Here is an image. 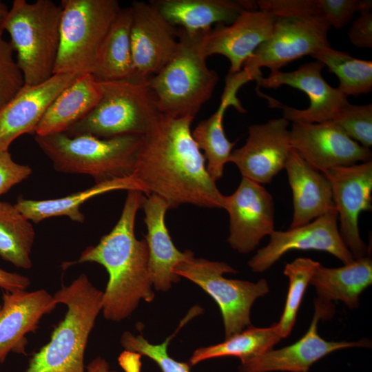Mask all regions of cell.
I'll return each mask as SVG.
<instances>
[{
	"mask_svg": "<svg viewBox=\"0 0 372 372\" xmlns=\"http://www.w3.org/2000/svg\"><path fill=\"white\" fill-rule=\"evenodd\" d=\"M193 120L160 113L141 137L134 177L146 196L161 198L169 209L183 204L223 209L225 196L192 136Z\"/></svg>",
	"mask_w": 372,
	"mask_h": 372,
	"instance_id": "1",
	"label": "cell"
},
{
	"mask_svg": "<svg viewBox=\"0 0 372 372\" xmlns=\"http://www.w3.org/2000/svg\"><path fill=\"white\" fill-rule=\"evenodd\" d=\"M145 197L138 189L127 191L121 215L110 233L96 245L85 248L79 258L66 267L83 262L102 265L109 275L103 291L102 311L106 320L120 322L128 318L143 300L155 298L149 271V250L145 239L134 234L136 216Z\"/></svg>",
	"mask_w": 372,
	"mask_h": 372,
	"instance_id": "2",
	"label": "cell"
},
{
	"mask_svg": "<svg viewBox=\"0 0 372 372\" xmlns=\"http://www.w3.org/2000/svg\"><path fill=\"white\" fill-rule=\"evenodd\" d=\"M103 296L84 273L63 285L53 296L66 305L64 318L50 341L29 359L25 372H85L87 343L102 310Z\"/></svg>",
	"mask_w": 372,
	"mask_h": 372,
	"instance_id": "3",
	"label": "cell"
},
{
	"mask_svg": "<svg viewBox=\"0 0 372 372\" xmlns=\"http://www.w3.org/2000/svg\"><path fill=\"white\" fill-rule=\"evenodd\" d=\"M142 136L100 138L65 133L34 135V140L57 172L85 174L95 183L134 177Z\"/></svg>",
	"mask_w": 372,
	"mask_h": 372,
	"instance_id": "4",
	"label": "cell"
},
{
	"mask_svg": "<svg viewBox=\"0 0 372 372\" xmlns=\"http://www.w3.org/2000/svg\"><path fill=\"white\" fill-rule=\"evenodd\" d=\"M205 31L177 29L178 48L174 56L148 79L159 113L176 118H195L211 96L218 81L209 69L199 45Z\"/></svg>",
	"mask_w": 372,
	"mask_h": 372,
	"instance_id": "5",
	"label": "cell"
},
{
	"mask_svg": "<svg viewBox=\"0 0 372 372\" xmlns=\"http://www.w3.org/2000/svg\"><path fill=\"white\" fill-rule=\"evenodd\" d=\"M62 8L51 0H14L0 30L17 53L24 84H40L54 75L60 43Z\"/></svg>",
	"mask_w": 372,
	"mask_h": 372,
	"instance_id": "6",
	"label": "cell"
},
{
	"mask_svg": "<svg viewBox=\"0 0 372 372\" xmlns=\"http://www.w3.org/2000/svg\"><path fill=\"white\" fill-rule=\"evenodd\" d=\"M101 83L102 96L97 104L64 133L100 138L145 134L160 114L148 79L134 74L127 79Z\"/></svg>",
	"mask_w": 372,
	"mask_h": 372,
	"instance_id": "7",
	"label": "cell"
},
{
	"mask_svg": "<svg viewBox=\"0 0 372 372\" xmlns=\"http://www.w3.org/2000/svg\"><path fill=\"white\" fill-rule=\"evenodd\" d=\"M60 43L54 74L92 72L96 57L121 9L116 0H62Z\"/></svg>",
	"mask_w": 372,
	"mask_h": 372,
	"instance_id": "8",
	"label": "cell"
},
{
	"mask_svg": "<svg viewBox=\"0 0 372 372\" xmlns=\"http://www.w3.org/2000/svg\"><path fill=\"white\" fill-rule=\"evenodd\" d=\"M174 273L199 286L217 303L225 339L251 325L250 311L254 302L269 292L265 279L252 282L226 278L224 273H236V270L226 262L196 258L194 254L178 264Z\"/></svg>",
	"mask_w": 372,
	"mask_h": 372,
	"instance_id": "9",
	"label": "cell"
},
{
	"mask_svg": "<svg viewBox=\"0 0 372 372\" xmlns=\"http://www.w3.org/2000/svg\"><path fill=\"white\" fill-rule=\"evenodd\" d=\"M326 20L319 17H276L270 37L247 60L242 70L252 81L262 76L260 68H280L318 49L330 46Z\"/></svg>",
	"mask_w": 372,
	"mask_h": 372,
	"instance_id": "10",
	"label": "cell"
},
{
	"mask_svg": "<svg viewBox=\"0 0 372 372\" xmlns=\"http://www.w3.org/2000/svg\"><path fill=\"white\" fill-rule=\"evenodd\" d=\"M324 68L322 63L315 61L306 63L292 72L270 70L267 77L262 76L256 81V90L260 87L276 89L286 85L304 92L310 103L307 108L300 110L284 105L260 91L258 92L260 96L267 99L271 107L282 110V117L288 121L318 123L332 121L349 102L347 96L324 79L322 75Z\"/></svg>",
	"mask_w": 372,
	"mask_h": 372,
	"instance_id": "11",
	"label": "cell"
},
{
	"mask_svg": "<svg viewBox=\"0 0 372 372\" xmlns=\"http://www.w3.org/2000/svg\"><path fill=\"white\" fill-rule=\"evenodd\" d=\"M329 179L340 222V236L354 259L369 256L360 237V214L372 209V161L335 167L322 172Z\"/></svg>",
	"mask_w": 372,
	"mask_h": 372,
	"instance_id": "12",
	"label": "cell"
},
{
	"mask_svg": "<svg viewBox=\"0 0 372 372\" xmlns=\"http://www.w3.org/2000/svg\"><path fill=\"white\" fill-rule=\"evenodd\" d=\"M338 221L337 211L333 209L304 225L287 231L275 229L269 243L248 261L249 267L254 272H264L291 250L324 251L344 265L351 262L354 258L340 236Z\"/></svg>",
	"mask_w": 372,
	"mask_h": 372,
	"instance_id": "13",
	"label": "cell"
},
{
	"mask_svg": "<svg viewBox=\"0 0 372 372\" xmlns=\"http://www.w3.org/2000/svg\"><path fill=\"white\" fill-rule=\"evenodd\" d=\"M229 217L227 242L234 250L248 254L274 229V202L260 184L242 177L235 190L225 196L224 207Z\"/></svg>",
	"mask_w": 372,
	"mask_h": 372,
	"instance_id": "14",
	"label": "cell"
},
{
	"mask_svg": "<svg viewBox=\"0 0 372 372\" xmlns=\"http://www.w3.org/2000/svg\"><path fill=\"white\" fill-rule=\"evenodd\" d=\"M289 121L282 118L252 124L241 147L232 151L233 163L242 176L259 184L269 183L283 169L293 149Z\"/></svg>",
	"mask_w": 372,
	"mask_h": 372,
	"instance_id": "15",
	"label": "cell"
},
{
	"mask_svg": "<svg viewBox=\"0 0 372 372\" xmlns=\"http://www.w3.org/2000/svg\"><path fill=\"white\" fill-rule=\"evenodd\" d=\"M293 149L313 168L328 169L371 161V151L351 138L333 121L292 123Z\"/></svg>",
	"mask_w": 372,
	"mask_h": 372,
	"instance_id": "16",
	"label": "cell"
},
{
	"mask_svg": "<svg viewBox=\"0 0 372 372\" xmlns=\"http://www.w3.org/2000/svg\"><path fill=\"white\" fill-rule=\"evenodd\" d=\"M130 8V41L135 74L149 79L176 53L177 29L150 2L135 1Z\"/></svg>",
	"mask_w": 372,
	"mask_h": 372,
	"instance_id": "17",
	"label": "cell"
},
{
	"mask_svg": "<svg viewBox=\"0 0 372 372\" xmlns=\"http://www.w3.org/2000/svg\"><path fill=\"white\" fill-rule=\"evenodd\" d=\"M276 17L257 10L242 12L229 25L216 24L203 32L199 48L207 59L225 56L230 63L229 74L242 70L247 60L272 32Z\"/></svg>",
	"mask_w": 372,
	"mask_h": 372,
	"instance_id": "18",
	"label": "cell"
},
{
	"mask_svg": "<svg viewBox=\"0 0 372 372\" xmlns=\"http://www.w3.org/2000/svg\"><path fill=\"white\" fill-rule=\"evenodd\" d=\"M78 76L57 74L38 85L24 84L0 108V150L8 151L12 143L23 134L34 135L50 104Z\"/></svg>",
	"mask_w": 372,
	"mask_h": 372,
	"instance_id": "19",
	"label": "cell"
},
{
	"mask_svg": "<svg viewBox=\"0 0 372 372\" xmlns=\"http://www.w3.org/2000/svg\"><path fill=\"white\" fill-rule=\"evenodd\" d=\"M322 319L318 309L314 314L306 333L293 344L265 353L240 362L238 372H305L317 361L333 351L354 347H369L371 341H328L318 333V323Z\"/></svg>",
	"mask_w": 372,
	"mask_h": 372,
	"instance_id": "20",
	"label": "cell"
},
{
	"mask_svg": "<svg viewBox=\"0 0 372 372\" xmlns=\"http://www.w3.org/2000/svg\"><path fill=\"white\" fill-rule=\"evenodd\" d=\"M0 304V363L10 353L26 355L27 333L35 332L41 319L57 302L48 291H4Z\"/></svg>",
	"mask_w": 372,
	"mask_h": 372,
	"instance_id": "21",
	"label": "cell"
},
{
	"mask_svg": "<svg viewBox=\"0 0 372 372\" xmlns=\"http://www.w3.org/2000/svg\"><path fill=\"white\" fill-rule=\"evenodd\" d=\"M141 208L145 212V239L149 250V271L153 287L166 292L173 283L180 280V277L174 273L175 267L194 253L191 250L180 251L173 243L165 219L169 209L163 199L154 194L145 196Z\"/></svg>",
	"mask_w": 372,
	"mask_h": 372,
	"instance_id": "22",
	"label": "cell"
},
{
	"mask_svg": "<svg viewBox=\"0 0 372 372\" xmlns=\"http://www.w3.org/2000/svg\"><path fill=\"white\" fill-rule=\"evenodd\" d=\"M318 298L314 307L322 319L334 313L332 301L340 300L351 309L359 307L362 292L372 284V260L369 256L354 259L351 262L336 268H329L320 263L316 267L310 283Z\"/></svg>",
	"mask_w": 372,
	"mask_h": 372,
	"instance_id": "23",
	"label": "cell"
},
{
	"mask_svg": "<svg viewBox=\"0 0 372 372\" xmlns=\"http://www.w3.org/2000/svg\"><path fill=\"white\" fill-rule=\"evenodd\" d=\"M248 81L249 79L242 70L228 74L218 109L208 118L200 121L192 132L198 148L205 153L207 170L214 181L223 176L225 165L229 163L236 143L231 142L225 135L223 124L225 112L229 106H234L240 113L246 112L237 97V92Z\"/></svg>",
	"mask_w": 372,
	"mask_h": 372,
	"instance_id": "24",
	"label": "cell"
},
{
	"mask_svg": "<svg viewBox=\"0 0 372 372\" xmlns=\"http://www.w3.org/2000/svg\"><path fill=\"white\" fill-rule=\"evenodd\" d=\"M285 169L293 197V213L289 228L309 223L335 209L330 182L292 149Z\"/></svg>",
	"mask_w": 372,
	"mask_h": 372,
	"instance_id": "25",
	"label": "cell"
},
{
	"mask_svg": "<svg viewBox=\"0 0 372 372\" xmlns=\"http://www.w3.org/2000/svg\"><path fill=\"white\" fill-rule=\"evenodd\" d=\"M149 2L170 23L190 32L208 30L214 24L229 25L242 12L258 9L254 1L152 0Z\"/></svg>",
	"mask_w": 372,
	"mask_h": 372,
	"instance_id": "26",
	"label": "cell"
},
{
	"mask_svg": "<svg viewBox=\"0 0 372 372\" xmlns=\"http://www.w3.org/2000/svg\"><path fill=\"white\" fill-rule=\"evenodd\" d=\"M101 96V83L92 74H79L50 104L34 135L65 132L95 107Z\"/></svg>",
	"mask_w": 372,
	"mask_h": 372,
	"instance_id": "27",
	"label": "cell"
},
{
	"mask_svg": "<svg viewBox=\"0 0 372 372\" xmlns=\"http://www.w3.org/2000/svg\"><path fill=\"white\" fill-rule=\"evenodd\" d=\"M131 8H121L98 51L92 74L100 82L121 80L135 74L130 29Z\"/></svg>",
	"mask_w": 372,
	"mask_h": 372,
	"instance_id": "28",
	"label": "cell"
},
{
	"mask_svg": "<svg viewBox=\"0 0 372 372\" xmlns=\"http://www.w3.org/2000/svg\"><path fill=\"white\" fill-rule=\"evenodd\" d=\"M131 189L143 192L141 185L134 177L95 183L88 189L59 198L38 200L19 197L14 205L27 219L34 223L60 216H68L73 221L83 223L85 216L80 208L85 202L107 192Z\"/></svg>",
	"mask_w": 372,
	"mask_h": 372,
	"instance_id": "29",
	"label": "cell"
},
{
	"mask_svg": "<svg viewBox=\"0 0 372 372\" xmlns=\"http://www.w3.org/2000/svg\"><path fill=\"white\" fill-rule=\"evenodd\" d=\"M281 339L278 322L268 327L250 325L223 342L196 349L189 364L194 366L207 360L223 357H236L242 362L273 349Z\"/></svg>",
	"mask_w": 372,
	"mask_h": 372,
	"instance_id": "30",
	"label": "cell"
},
{
	"mask_svg": "<svg viewBox=\"0 0 372 372\" xmlns=\"http://www.w3.org/2000/svg\"><path fill=\"white\" fill-rule=\"evenodd\" d=\"M35 238L32 225L15 207L0 200V256L17 267L30 269Z\"/></svg>",
	"mask_w": 372,
	"mask_h": 372,
	"instance_id": "31",
	"label": "cell"
},
{
	"mask_svg": "<svg viewBox=\"0 0 372 372\" xmlns=\"http://www.w3.org/2000/svg\"><path fill=\"white\" fill-rule=\"evenodd\" d=\"M311 56L337 76V88L345 96H358L372 91L371 61L356 59L331 45L318 49Z\"/></svg>",
	"mask_w": 372,
	"mask_h": 372,
	"instance_id": "32",
	"label": "cell"
},
{
	"mask_svg": "<svg viewBox=\"0 0 372 372\" xmlns=\"http://www.w3.org/2000/svg\"><path fill=\"white\" fill-rule=\"evenodd\" d=\"M320 262L308 258H298L287 263L284 274L289 279V289L282 314L278 322L282 338L291 332L306 289Z\"/></svg>",
	"mask_w": 372,
	"mask_h": 372,
	"instance_id": "33",
	"label": "cell"
},
{
	"mask_svg": "<svg viewBox=\"0 0 372 372\" xmlns=\"http://www.w3.org/2000/svg\"><path fill=\"white\" fill-rule=\"evenodd\" d=\"M174 335L161 344L149 343L143 335H135L125 331L121 338V344L128 352L147 356L156 363L162 372H191L190 364L178 362L170 357L167 346Z\"/></svg>",
	"mask_w": 372,
	"mask_h": 372,
	"instance_id": "34",
	"label": "cell"
},
{
	"mask_svg": "<svg viewBox=\"0 0 372 372\" xmlns=\"http://www.w3.org/2000/svg\"><path fill=\"white\" fill-rule=\"evenodd\" d=\"M351 138L364 147L372 145V104L349 103L333 118Z\"/></svg>",
	"mask_w": 372,
	"mask_h": 372,
	"instance_id": "35",
	"label": "cell"
},
{
	"mask_svg": "<svg viewBox=\"0 0 372 372\" xmlns=\"http://www.w3.org/2000/svg\"><path fill=\"white\" fill-rule=\"evenodd\" d=\"M14 48L0 30V108L23 86L24 80L16 59Z\"/></svg>",
	"mask_w": 372,
	"mask_h": 372,
	"instance_id": "36",
	"label": "cell"
},
{
	"mask_svg": "<svg viewBox=\"0 0 372 372\" xmlns=\"http://www.w3.org/2000/svg\"><path fill=\"white\" fill-rule=\"evenodd\" d=\"M316 3L318 14L336 29L348 25L355 12L372 8L371 0H316Z\"/></svg>",
	"mask_w": 372,
	"mask_h": 372,
	"instance_id": "37",
	"label": "cell"
},
{
	"mask_svg": "<svg viewBox=\"0 0 372 372\" xmlns=\"http://www.w3.org/2000/svg\"><path fill=\"white\" fill-rule=\"evenodd\" d=\"M256 3L259 10L275 17H321L316 0H259Z\"/></svg>",
	"mask_w": 372,
	"mask_h": 372,
	"instance_id": "38",
	"label": "cell"
},
{
	"mask_svg": "<svg viewBox=\"0 0 372 372\" xmlns=\"http://www.w3.org/2000/svg\"><path fill=\"white\" fill-rule=\"evenodd\" d=\"M31 174L32 169L15 162L8 150H0V196L28 178Z\"/></svg>",
	"mask_w": 372,
	"mask_h": 372,
	"instance_id": "39",
	"label": "cell"
},
{
	"mask_svg": "<svg viewBox=\"0 0 372 372\" xmlns=\"http://www.w3.org/2000/svg\"><path fill=\"white\" fill-rule=\"evenodd\" d=\"M350 42L359 48H372V8L364 10L348 31Z\"/></svg>",
	"mask_w": 372,
	"mask_h": 372,
	"instance_id": "40",
	"label": "cell"
},
{
	"mask_svg": "<svg viewBox=\"0 0 372 372\" xmlns=\"http://www.w3.org/2000/svg\"><path fill=\"white\" fill-rule=\"evenodd\" d=\"M30 285V280L28 277L17 273L8 272L0 268V287L3 291L26 289Z\"/></svg>",
	"mask_w": 372,
	"mask_h": 372,
	"instance_id": "41",
	"label": "cell"
},
{
	"mask_svg": "<svg viewBox=\"0 0 372 372\" xmlns=\"http://www.w3.org/2000/svg\"><path fill=\"white\" fill-rule=\"evenodd\" d=\"M108 362L101 357H96L86 366L85 372H109Z\"/></svg>",
	"mask_w": 372,
	"mask_h": 372,
	"instance_id": "42",
	"label": "cell"
},
{
	"mask_svg": "<svg viewBox=\"0 0 372 372\" xmlns=\"http://www.w3.org/2000/svg\"><path fill=\"white\" fill-rule=\"evenodd\" d=\"M8 10L9 8L4 3L0 2V28L8 13Z\"/></svg>",
	"mask_w": 372,
	"mask_h": 372,
	"instance_id": "43",
	"label": "cell"
},
{
	"mask_svg": "<svg viewBox=\"0 0 372 372\" xmlns=\"http://www.w3.org/2000/svg\"><path fill=\"white\" fill-rule=\"evenodd\" d=\"M109 372H118V371H111V370H110V371H109Z\"/></svg>",
	"mask_w": 372,
	"mask_h": 372,
	"instance_id": "44",
	"label": "cell"
},
{
	"mask_svg": "<svg viewBox=\"0 0 372 372\" xmlns=\"http://www.w3.org/2000/svg\"><path fill=\"white\" fill-rule=\"evenodd\" d=\"M305 372H308V371H305Z\"/></svg>",
	"mask_w": 372,
	"mask_h": 372,
	"instance_id": "45",
	"label": "cell"
}]
</instances>
